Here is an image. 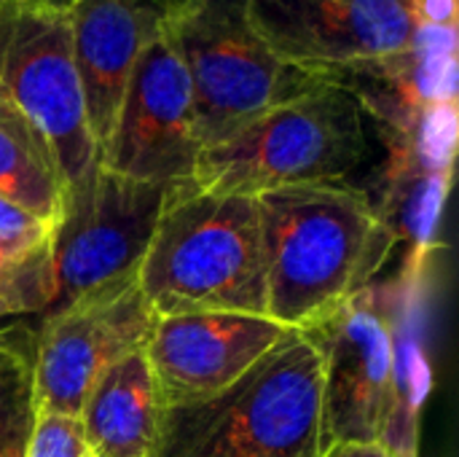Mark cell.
<instances>
[{"label": "cell", "mask_w": 459, "mask_h": 457, "mask_svg": "<svg viewBox=\"0 0 459 457\" xmlns=\"http://www.w3.org/2000/svg\"><path fill=\"white\" fill-rule=\"evenodd\" d=\"M32 3H40L46 8H54V11H67L73 0H32Z\"/></svg>", "instance_id": "cell-24"}, {"label": "cell", "mask_w": 459, "mask_h": 457, "mask_svg": "<svg viewBox=\"0 0 459 457\" xmlns=\"http://www.w3.org/2000/svg\"><path fill=\"white\" fill-rule=\"evenodd\" d=\"M0 197L59 226L65 178L46 137L0 86Z\"/></svg>", "instance_id": "cell-17"}, {"label": "cell", "mask_w": 459, "mask_h": 457, "mask_svg": "<svg viewBox=\"0 0 459 457\" xmlns=\"http://www.w3.org/2000/svg\"><path fill=\"white\" fill-rule=\"evenodd\" d=\"M199 154L191 83L161 30L129 73L100 167L132 180L175 186L194 180Z\"/></svg>", "instance_id": "cell-8"}, {"label": "cell", "mask_w": 459, "mask_h": 457, "mask_svg": "<svg viewBox=\"0 0 459 457\" xmlns=\"http://www.w3.org/2000/svg\"><path fill=\"white\" fill-rule=\"evenodd\" d=\"M86 439L78 417L38 412L24 457H86Z\"/></svg>", "instance_id": "cell-21"}, {"label": "cell", "mask_w": 459, "mask_h": 457, "mask_svg": "<svg viewBox=\"0 0 459 457\" xmlns=\"http://www.w3.org/2000/svg\"><path fill=\"white\" fill-rule=\"evenodd\" d=\"M164 407L145 350L116 361L81 407L86 450L97 457H148Z\"/></svg>", "instance_id": "cell-15"}, {"label": "cell", "mask_w": 459, "mask_h": 457, "mask_svg": "<svg viewBox=\"0 0 459 457\" xmlns=\"http://www.w3.org/2000/svg\"><path fill=\"white\" fill-rule=\"evenodd\" d=\"M56 304L54 280V240L27 250H0V321L40 312Z\"/></svg>", "instance_id": "cell-20"}, {"label": "cell", "mask_w": 459, "mask_h": 457, "mask_svg": "<svg viewBox=\"0 0 459 457\" xmlns=\"http://www.w3.org/2000/svg\"><path fill=\"white\" fill-rule=\"evenodd\" d=\"M35 337L27 323L0 326V457H24L35 428Z\"/></svg>", "instance_id": "cell-18"}, {"label": "cell", "mask_w": 459, "mask_h": 457, "mask_svg": "<svg viewBox=\"0 0 459 457\" xmlns=\"http://www.w3.org/2000/svg\"><path fill=\"white\" fill-rule=\"evenodd\" d=\"M264 43L288 65L325 73L406 48V0H247Z\"/></svg>", "instance_id": "cell-11"}, {"label": "cell", "mask_w": 459, "mask_h": 457, "mask_svg": "<svg viewBox=\"0 0 459 457\" xmlns=\"http://www.w3.org/2000/svg\"><path fill=\"white\" fill-rule=\"evenodd\" d=\"M290 329L269 315L180 312L156 321L145 358L164 409L207 401L237 382Z\"/></svg>", "instance_id": "cell-12"}, {"label": "cell", "mask_w": 459, "mask_h": 457, "mask_svg": "<svg viewBox=\"0 0 459 457\" xmlns=\"http://www.w3.org/2000/svg\"><path fill=\"white\" fill-rule=\"evenodd\" d=\"M156 321L137 272L56 304L35 337V409L78 417L94 382L148 347Z\"/></svg>", "instance_id": "cell-7"}, {"label": "cell", "mask_w": 459, "mask_h": 457, "mask_svg": "<svg viewBox=\"0 0 459 457\" xmlns=\"http://www.w3.org/2000/svg\"><path fill=\"white\" fill-rule=\"evenodd\" d=\"M393 294L366 288L304 334L323 366L325 450L336 442H379L393 401Z\"/></svg>", "instance_id": "cell-9"}, {"label": "cell", "mask_w": 459, "mask_h": 457, "mask_svg": "<svg viewBox=\"0 0 459 457\" xmlns=\"http://www.w3.org/2000/svg\"><path fill=\"white\" fill-rule=\"evenodd\" d=\"M317 75L347 89L377 127H390L417 108L457 102V27L414 24L406 48Z\"/></svg>", "instance_id": "cell-14"}, {"label": "cell", "mask_w": 459, "mask_h": 457, "mask_svg": "<svg viewBox=\"0 0 459 457\" xmlns=\"http://www.w3.org/2000/svg\"><path fill=\"white\" fill-rule=\"evenodd\" d=\"M137 283L159 318L266 315V256L255 197L180 183L153 229Z\"/></svg>", "instance_id": "cell-3"}, {"label": "cell", "mask_w": 459, "mask_h": 457, "mask_svg": "<svg viewBox=\"0 0 459 457\" xmlns=\"http://www.w3.org/2000/svg\"><path fill=\"white\" fill-rule=\"evenodd\" d=\"M358 100L320 78L274 105L229 140L204 148L194 186L215 194L258 197L277 189L344 183L366 159Z\"/></svg>", "instance_id": "cell-4"}, {"label": "cell", "mask_w": 459, "mask_h": 457, "mask_svg": "<svg viewBox=\"0 0 459 457\" xmlns=\"http://www.w3.org/2000/svg\"><path fill=\"white\" fill-rule=\"evenodd\" d=\"M0 86L51 145L65 178V210L100 172L65 11L32 0H0Z\"/></svg>", "instance_id": "cell-6"}, {"label": "cell", "mask_w": 459, "mask_h": 457, "mask_svg": "<svg viewBox=\"0 0 459 457\" xmlns=\"http://www.w3.org/2000/svg\"><path fill=\"white\" fill-rule=\"evenodd\" d=\"M86 457H97V455H91V453H89V455H86Z\"/></svg>", "instance_id": "cell-25"}, {"label": "cell", "mask_w": 459, "mask_h": 457, "mask_svg": "<svg viewBox=\"0 0 459 457\" xmlns=\"http://www.w3.org/2000/svg\"><path fill=\"white\" fill-rule=\"evenodd\" d=\"M172 0H73L65 11L89 129L102 154L129 73L164 30Z\"/></svg>", "instance_id": "cell-13"}, {"label": "cell", "mask_w": 459, "mask_h": 457, "mask_svg": "<svg viewBox=\"0 0 459 457\" xmlns=\"http://www.w3.org/2000/svg\"><path fill=\"white\" fill-rule=\"evenodd\" d=\"M422 272L406 264L393 294V401L382 444L401 457H417L420 415L430 393V364L422 323Z\"/></svg>", "instance_id": "cell-16"}, {"label": "cell", "mask_w": 459, "mask_h": 457, "mask_svg": "<svg viewBox=\"0 0 459 457\" xmlns=\"http://www.w3.org/2000/svg\"><path fill=\"white\" fill-rule=\"evenodd\" d=\"M266 256V315L307 331L366 288L395 250L374 199L344 183L293 186L255 197Z\"/></svg>", "instance_id": "cell-1"}, {"label": "cell", "mask_w": 459, "mask_h": 457, "mask_svg": "<svg viewBox=\"0 0 459 457\" xmlns=\"http://www.w3.org/2000/svg\"><path fill=\"white\" fill-rule=\"evenodd\" d=\"M175 186L97 172L86 197L62 213L54 232L56 304L134 275Z\"/></svg>", "instance_id": "cell-10"}, {"label": "cell", "mask_w": 459, "mask_h": 457, "mask_svg": "<svg viewBox=\"0 0 459 457\" xmlns=\"http://www.w3.org/2000/svg\"><path fill=\"white\" fill-rule=\"evenodd\" d=\"M164 30L191 83L202 151L320 81L264 43L247 0H172Z\"/></svg>", "instance_id": "cell-5"}, {"label": "cell", "mask_w": 459, "mask_h": 457, "mask_svg": "<svg viewBox=\"0 0 459 457\" xmlns=\"http://www.w3.org/2000/svg\"><path fill=\"white\" fill-rule=\"evenodd\" d=\"M379 132L387 145V162L452 175L459 135L457 102L417 108L401 121L379 127Z\"/></svg>", "instance_id": "cell-19"}, {"label": "cell", "mask_w": 459, "mask_h": 457, "mask_svg": "<svg viewBox=\"0 0 459 457\" xmlns=\"http://www.w3.org/2000/svg\"><path fill=\"white\" fill-rule=\"evenodd\" d=\"M320 457H401L390 453L382 442H336Z\"/></svg>", "instance_id": "cell-23"}, {"label": "cell", "mask_w": 459, "mask_h": 457, "mask_svg": "<svg viewBox=\"0 0 459 457\" xmlns=\"http://www.w3.org/2000/svg\"><path fill=\"white\" fill-rule=\"evenodd\" d=\"M56 226L38 218L13 199L0 197V250L3 253H27L54 240Z\"/></svg>", "instance_id": "cell-22"}, {"label": "cell", "mask_w": 459, "mask_h": 457, "mask_svg": "<svg viewBox=\"0 0 459 457\" xmlns=\"http://www.w3.org/2000/svg\"><path fill=\"white\" fill-rule=\"evenodd\" d=\"M323 366L290 331L218 396L164 409L148 457H320Z\"/></svg>", "instance_id": "cell-2"}]
</instances>
